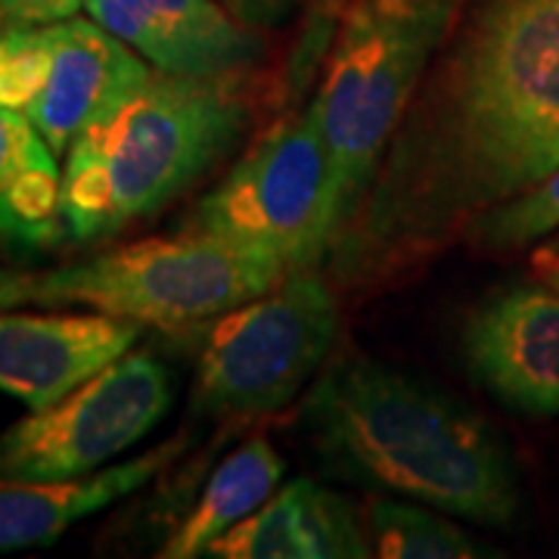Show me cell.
<instances>
[{
	"label": "cell",
	"instance_id": "1",
	"mask_svg": "<svg viewBox=\"0 0 559 559\" xmlns=\"http://www.w3.org/2000/svg\"><path fill=\"white\" fill-rule=\"evenodd\" d=\"M557 168L559 0H488L426 69L326 271L377 286Z\"/></svg>",
	"mask_w": 559,
	"mask_h": 559
},
{
	"label": "cell",
	"instance_id": "2",
	"mask_svg": "<svg viewBox=\"0 0 559 559\" xmlns=\"http://www.w3.org/2000/svg\"><path fill=\"white\" fill-rule=\"evenodd\" d=\"M318 448L355 476L448 516L510 525L522 503L507 444L457 399L370 358H345L301 407Z\"/></svg>",
	"mask_w": 559,
	"mask_h": 559
},
{
	"label": "cell",
	"instance_id": "3",
	"mask_svg": "<svg viewBox=\"0 0 559 559\" xmlns=\"http://www.w3.org/2000/svg\"><path fill=\"white\" fill-rule=\"evenodd\" d=\"M249 124L240 75L150 81L87 128L66 153L62 227L72 242H97L159 212L237 146Z\"/></svg>",
	"mask_w": 559,
	"mask_h": 559
},
{
	"label": "cell",
	"instance_id": "4",
	"mask_svg": "<svg viewBox=\"0 0 559 559\" xmlns=\"http://www.w3.org/2000/svg\"><path fill=\"white\" fill-rule=\"evenodd\" d=\"M448 22L451 0H358L340 25L311 103L333 162V240L367 197Z\"/></svg>",
	"mask_w": 559,
	"mask_h": 559
},
{
	"label": "cell",
	"instance_id": "5",
	"mask_svg": "<svg viewBox=\"0 0 559 559\" xmlns=\"http://www.w3.org/2000/svg\"><path fill=\"white\" fill-rule=\"evenodd\" d=\"M283 264L218 237L180 230L62 264L35 277V305H87L140 326L183 330L271 293Z\"/></svg>",
	"mask_w": 559,
	"mask_h": 559
},
{
	"label": "cell",
	"instance_id": "6",
	"mask_svg": "<svg viewBox=\"0 0 559 559\" xmlns=\"http://www.w3.org/2000/svg\"><path fill=\"white\" fill-rule=\"evenodd\" d=\"M183 230L267 255L286 274L314 271L333 242V162L314 106L271 124Z\"/></svg>",
	"mask_w": 559,
	"mask_h": 559
},
{
	"label": "cell",
	"instance_id": "7",
	"mask_svg": "<svg viewBox=\"0 0 559 559\" xmlns=\"http://www.w3.org/2000/svg\"><path fill=\"white\" fill-rule=\"evenodd\" d=\"M340 299L314 271L215 318L202 342L193 407L205 417H261L299 395L340 340Z\"/></svg>",
	"mask_w": 559,
	"mask_h": 559
},
{
	"label": "cell",
	"instance_id": "8",
	"mask_svg": "<svg viewBox=\"0 0 559 559\" xmlns=\"http://www.w3.org/2000/svg\"><path fill=\"white\" fill-rule=\"evenodd\" d=\"M175 399L153 352H128L60 401L0 436L3 479H75L97 473L156 429Z\"/></svg>",
	"mask_w": 559,
	"mask_h": 559
},
{
	"label": "cell",
	"instance_id": "9",
	"mask_svg": "<svg viewBox=\"0 0 559 559\" xmlns=\"http://www.w3.org/2000/svg\"><path fill=\"white\" fill-rule=\"evenodd\" d=\"M40 28V81L22 116L66 156L69 146L150 81V62L100 22L69 16Z\"/></svg>",
	"mask_w": 559,
	"mask_h": 559
},
{
	"label": "cell",
	"instance_id": "10",
	"mask_svg": "<svg viewBox=\"0 0 559 559\" xmlns=\"http://www.w3.org/2000/svg\"><path fill=\"white\" fill-rule=\"evenodd\" d=\"M469 373L522 414H559V289L510 286L463 326Z\"/></svg>",
	"mask_w": 559,
	"mask_h": 559
},
{
	"label": "cell",
	"instance_id": "11",
	"mask_svg": "<svg viewBox=\"0 0 559 559\" xmlns=\"http://www.w3.org/2000/svg\"><path fill=\"white\" fill-rule=\"evenodd\" d=\"M84 10L168 75H242L264 53L259 32L218 0H84Z\"/></svg>",
	"mask_w": 559,
	"mask_h": 559
},
{
	"label": "cell",
	"instance_id": "12",
	"mask_svg": "<svg viewBox=\"0 0 559 559\" xmlns=\"http://www.w3.org/2000/svg\"><path fill=\"white\" fill-rule=\"evenodd\" d=\"M140 323L112 314L0 311V389L40 411L131 352Z\"/></svg>",
	"mask_w": 559,
	"mask_h": 559
},
{
	"label": "cell",
	"instance_id": "13",
	"mask_svg": "<svg viewBox=\"0 0 559 559\" xmlns=\"http://www.w3.org/2000/svg\"><path fill=\"white\" fill-rule=\"evenodd\" d=\"M205 557L218 559H364L373 557L367 522L348 500L314 479H293Z\"/></svg>",
	"mask_w": 559,
	"mask_h": 559
},
{
	"label": "cell",
	"instance_id": "14",
	"mask_svg": "<svg viewBox=\"0 0 559 559\" xmlns=\"http://www.w3.org/2000/svg\"><path fill=\"white\" fill-rule=\"evenodd\" d=\"M183 436L140 457L75 479H3L0 476V554L47 547L66 528L128 498L178 460Z\"/></svg>",
	"mask_w": 559,
	"mask_h": 559
},
{
	"label": "cell",
	"instance_id": "15",
	"mask_svg": "<svg viewBox=\"0 0 559 559\" xmlns=\"http://www.w3.org/2000/svg\"><path fill=\"white\" fill-rule=\"evenodd\" d=\"M60 193L57 153L20 109L0 106V240L57 246L66 237Z\"/></svg>",
	"mask_w": 559,
	"mask_h": 559
},
{
	"label": "cell",
	"instance_id": "16",
	"mask_svg": "<svg viewBox=\"0 0 559 559\" xmlns=\"http://www.w3.org/2000/svg\"><path fill=\"white\" fill-rule=\"evenodd\" d=\"M286 473V460L264 436L249 439L234 454L221 460L218 469L209 476L193 510L175 525L159 557L190 559L205 557L209 547L234 532L255 510L277 495Z\"/></svg>",
	"mask_w": 559,
	"mask_h": 559
},
{
	"label": "cell",
	"instance_id": "17",
	"mask_svg": "<svg viewBox=\"0 0 559 559\" xmlns=\"http://www.w3.org/2000/svg\"><path fill=\"white\" fill-rule=\"evenodd\" d=\"M373 554L385 559H469L479 557L476 540L460 525L426 510L417 500L377 498L367 510Z\"/></svg>",
	"mask_w": 559,
	"mask_h": 559
},
{
	"label": "cell",
	"instance_id": "18",
	"mask_svg": "<svg viewBox=\"0 0 559 559\" xmlns=\"http://www.w3.org/2000/svg\"><path fill=\"white\" fill-rule=\"evenodd\" d=\"M559 227V168L547 178L522 190L520 197L500 202L495 209L481 212L479 218L469 224L463 240L479 246V249H520L528 242L547 237Z\"/></svg>",
	"mask_w": 559,
	"mask_h": 559
},
{
	"label": "cell",
	"instance_id": "19",
	"mask_svg": "<svg viewBox=\"0 0 559 559\" xmlns=\"http://www.w3.org/2000/svg\"><path fill=\"white\" fill-rule=\"evenodd\" d=\"M342 10H345V0H311L308 28L301 35L299 50L293 57V66H289L293 91H301L308 84V79L314 75V69L323 60V53L330 50V40H333L336 25H340Z\"/></svg>",
	"mask_w": 559,
	"mask_h": 559
},
{
	"label": "cell",
	"instance_id": "20",
	"mask_svg": "<svg viewBox=\"0 0 559 559\" xmlns=\"http://www.w3.org/2000/svg\"><path fill=\"white\" fill-rule=\"evenodd\" d=\"M84 0H0V28L47 25L75 16Z\"/></svg>",
	"mask_w": 559,
	"mask_h": 559
},
{
	"label": "cell",
	"instance_id": "21",
	"mask_svg": "<svg viewBox=\"0 0 559 559\" xmlns=\"http://www.w3.org/2000/svg\"><path fill=\"white\" fill-rule=\"evenodd\" d=\"M218 3L255 32L280 28L299 7V0H218Z\"/></svg>",
	"mask_w": 559,
	"mask_h": 559
},
{
	"label": "cell",
	"instance_id": "22",
	"mask_svg": "<svg viewBox=\"0 0 559 559\" xmlns=\"http://www.w3.org/2000/svg\"><path fill=\"white\" fill-rule=\"evenodd\" d=\"M32 289H35V274L0 267V311L28 305L32 301Z\"/></svg>",
	"mask_w": 559,
	"mask_h": 559
},
{
	"label": "cell",
	"instance_id": "23",
	"mask_svg": "<svg viewBox=\"0 0 559 559\" xmlns=\"http://www.w3.org/2000/svg\"><path fill=\"white\" fill-rule=\"evenodd\" d=\"M538 271H540V280L547 283V286H554L559 289V252H547V255H540L538 259Z\"/></svg>",
	"mask_w": 559,
	"mask_h": 559
}]
</instances>
